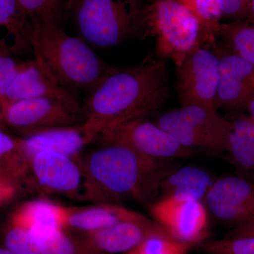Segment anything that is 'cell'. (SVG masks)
I'll return each mask as SVG.
<instances>
[{
	"label": "cell",
	"mask_w": 254,
	"mask_h": 254,
	"mask_svg": "<svg viewBox=\"0 0 254 254\" xmlns=\"http://www.w3.org/2000/svg\"><path fill=\"white\" fill-rule=\"evenodd\" d=\"M169 95L168 66L153 55L136 66H110L82 105L86 124L100 135L121 124L158 113Z\"/></svg>",
	"instance_id": "cell-1"
},
{
	"label": "cell",
	"mask_w": 254,
	"mask_h": 254,
	"mask_svg": "<svg viewBox=\"0 0 254 254\" xmlns=\"http://www.w3.org/2000/svg\"><path fill=\"white\" fill-rule=\"evenodd\" d=\"M100 141L99 146L79 158L86 174L87 202L121 205L132 199L150 204L159 195L163 179L177 168L126 145Z\"/></svg>",
	"instance_id": "cell-2"
},
{
	"label": "cell",
	"mask_w": 254,
	"mask_h": 254,
	"mask_svg": "<svg viewBox=\"0 0 254 254\" xmlns=\"http://www.w3.org/2000/svg\"><path fill=\"white\" fill-rule=\"evenodd\" d=\"M28 40L37 63L73 94L91 91L111 66L81 38L67 34L60 21L31 18Z\"/></svg>",
	"instance_id": "cell-3"
},
{
	"label": "cell",
	"mask_w": 254,
	"mask_h": 254,
	"mask_svg": "<svg viewBox=\"0 0 254 254\" xmlns=\"http://www.w3.org/2000/svg\"><path fill=\"white\" fill-rule=\"evenodd\" d=\"M147 3L143 0H66L77 37L90 46L111 48L145 37Z\"/></svg>",
	"instance_id": "cell-4"
},
{
	"label": "cell",
	"mask_w": 254,
	"mask_h": 254,
	"mask_svg": "<svg viewBox=\"0 0 254 254\" xmlns=\"http://www.w3.org/2000/svg\"><path fill=\"white\" fill-rule=\"evenodd\" d=\"M155 40V52L178 66L189 54L204 46L198 18L178 0L147 3L146 34Z\"/></svg>",
	"instance_id": "cell-5"
},
{
	"label": "cell",
	"mask_w": 254,
	"mask_h": 254,
	"mask_svg": "<svg viewBox=\"0 0 254 254\" xmlns=\"http://www.w3.org/2000/svg\"><path fill=\"white\" fill-rule=\"evenodd\" d=\"M155 123L190 149L202 150L216 156L227 153L232 123L218 110L182 106L163 114Z\"/></svg>",
	"instance_id": "cell-6"
},
{
	"label": "cell",
	"mask_w": 254,
	"mask_h": 254,
	"mask_svg": "<svg viewBox=\"0 0 254 254\" xmlns=\"http://www.w3.org/2000/svg\"><path fill=\"white\" fill-rule=\"evenodd\" d=\"M4 117L7 128L22 136L52 128L78 126L87 121L83 107L50 98L14 102L5 107Z\"/></svg>",
	"instance_id": "cell-7"
},
{
	"label": "cell",
	"mask_w": 254,
	"mask_h": 254,
	"mask_svg": "<svg viewBox=\"0 0 254 254\" xmlns=\"http://www.w3.org/2000/svg\"><path fill=\"white\" fill-rule=\"evenodd\" d=\"M211 48H195L176 66L175 87L181 106L195 105L216 110L220 61L218 53Z\"/></svg>",
	"instance_id": "cell-8"
},
{
	"label": "cell",
	"mask_w": 254,
	"mask_h": 254,
	"mask_svg": "<svg viewBox=\"0 0 254 254\" xmlns=\"http://www.w3.org/2000/svg\"><path fill=\"white\" fill-rule=\"evenodd\" d=\"M29 166L32 184L42 193L86 201V174L79 158L41 151L31 157Z\"/></svg>",
	"instance_id": "cell-9"
},
{
	"label": "cell",
	"mask_w": 254,
	"mask_h": 254,
	"mask_svg": "<svg viewBox=\"0 0 254 254\" xmlns=\"http://www.w3.org/2000/svg\"><path fill=\"white\" fill-rule=\"evenodd\" d=\"M99 138L126 145L139 154L155 160L188 158L195 152L184 146L147 118L136 119L113 127L103 132Z\"/></svg>",
	"instance_id": "cell-10"
},
{
	"label": "cell",
	"mask_w": 254,
	"mask_h": 254,
	"mask_svg": "<svg viewBox=\"0 0 254 254\" xmlns=\"http://www.w3.org/2000/svg\"><path fill=\"white\" fill-rule=\"evenodd\" d=\"M155 221L175 240L193 247L206 240L208 215L201 200L177 201L161 198L149 205Z\"/></svg>",
	"instance_id": "cell-11"
},
{
	"label": "cell",
	"mask_w": 254,
	"mask_h": 254,
	"mask_svg": "<svg viewBox=\"0 0 254 254\" xmlns=\"http://www.w3.org/2000/svg\"><path fill=\"white\" fill-rule=\"evenodd\" d=\"M207 210L225 225L235 227L254 220V182L240 175L222 177L204 198Z\"/></svg>",
	"instance_id": "cell-12"
},
{
	"label": "cell",
	"mask_w": 254,
	"mask_h": 254,
	"mask_svg": "<svg viewBox=\"0 0 254 254\" xmlns=\"http://www.w3.org/2000/svg\"><path fill=\"white\" fill-rule=\"evenodd\" d=\"M212 47L220 61L215 109L243 113L254 97V66L215 43Z\"/></svg>",
	"instance_id": "cell-13"
},
{
	"label": "cell",
	"mask_w": 254,
	"mask_h": 254,
	"mask_svg": "<svg viewBox=\"0 0 254 254\" xmlns=\"http://www.w3.org/2000/svg\"><path fill=\"white\" fill-rule=\"evenodd\" d=\"M100 135L86 123L78 126L62 127L17 138L20 148L28 162L41 151H51L79 158L84 149Z\"/></svg>",
	"instance_id": "cell-14"
},
{
	"label": "cell",
	"mask_w": 254,
	"mask_h": 254,
	"mask_svg": "<svg viewBox=\"0 0 254 254\" xmlns=\"http://www.w3.org/2000/svg\"><path fill=\"white\" fill-rule=\"evenodd\" d=\"M164 231L166 230L158 223L144 216L124 220L79 237L88 247L100 254H124L136 248L151 235Z\"/></svg>",
	"instance_id": "cell-15"
},
{
	"label": "cell",
	"mask_w": 254,
	"mask_h": 254,
	"mask_svg": "<svg viewBox=\"0 0 254 254\" xmlns=\"http://www.w3.org/2000/svg\"><path fill=\"white\" fill-rule=\"evenodd\" d=\"M37 98L59 99L83 107L74 95L58 84L36 60L19 63L17 72L5 95L3 108L18 100Z\"/></svg>",
	"instance_id": "cell-16"
},
{
	"label": "cell",
	"mask_w": 254,
	"mask_h": 254,
	"mask_svg": "<svg viewBox=\"0 0 254 254\" xmlns=\"http://www.w3.org/2000/svg\"><path fill=\"white\" fill-rule=\"evenodd\" d=\"M144 216L118 204L93 203L84 206L67 207V216L64 230L81 236L99 231L124 220Z\"/></svg>",
	"instance_id": "cell-17"
},
{
	"label": "cell",
	"mask_w": 254,
	"mask_h": 254,
	"mask_svg": "<svg viewBox=\"0 0 254 254\" xmlns=\"http://www.w3.org/2000/svg\"><path fill=\"white\" fill-rule=\"evenodd\" d=\"M212 185L208 172L194 166L182 167L175 168L163 179L159 194L177 201H203Z\"/></svg>",
	"instance_id": "cell-18"
},
{
	"label": "cell",
	"mask_w": 254,
	"mask_h": 254,
	"mask_svg": "<svg viewBox=\"0 0 254 254\" xmlns=\"http://www.w3.org/2000/svg\"><path fill=\"white\" fill-rule=\"evenodd\" d=\"M232 123L227 154L237 175L254 182V122L243 113H230Z\"/></svg>",
	"instance_id": "cell-19"
},
{
	"label": "cell",
	"mask_w": 254,
	"mask_h": 254,
	"mask_svg": "<svg viewBox=\"0 0 254 254\" xmlns=\"http://www.w3.org/2000/svg\"><path fill=\"white\" fill-rule=\"evenodd\" d=\"M67 216V207L51 200L38 198L18 205L9 220L29 231L33 228L63 229Z\"/></svg>",
	"instance_id": "cell-20"
},
{
	"label": "cell",
	"mask_w": 254,
	"mask_h": 254,
	"mask_svg": "<svg viewBox=\"0 0 254 254\" xmlns=\"http://www.w3.org/2000/svg\"><path fill=\"white\" fill-rule=\"evenodd\" d=\"M215 44L238 55L254 66V21L243 19L222 22Z\"/></svg>",
	"instance_id": "cell-21"
},
{
	"label": "cell",
	"mask_w": 254,
	"mask_h": 254,
	"mask_svg": "<svg viewBox=\"0 0 254 254\" xmlns=\"http://www.w3.org/2000/svg\"><path fill=\"white\" fill-rule=\"evenodd\" d=\"M30 235L45 254H100L63 229L33 228Z\"/></svg>",
	"instance_id": "cell-22"
},
{
	"label": "cell",
	"mask_w": 254,
	"mask_h": 254,
	"mask_svg": "<svg viewBox=\"0 0 254 254\" xmlns=\"http://www.w3.org/2000/svg\"><path fill=\"white\" fill-rule=\"evenodd\" d=\"M30 23L31 19L19 7L17 0H0V28L4 29L15 53L29 46Z\"/></svg>",
	"instance_id": "cell-23"
},
{
	"label": "cell",
	"mask_w": 254,
	"mask_h": 254,
	"mask_svg": "<svg viewBox=\"0 0 254 254\" xmlns=\"http://www.w3.org/2000/svg\"><path fill=\"white\" fill-rule=\"evenodd\" d=\"M29 175V162L20 148L17 138L0 128V176L23 184L30 179Z\"/></svg>",
	"instance_id": "cell-24"
},
{
	"label": "cell",
	"mask_w": 254,
	"mask_h": 254,
	"mask_svg": "<svg viewBox=\"0 0 254 254\" xmlns=\"http://www.w3.org/2000/svg\"><path fill=\"white\" fill-rule=\"evenodd\" d=\"M198 18L204 46L213 44L222 21L220 0H178Z\"/></svg>",
	"instance_id": "cell-25"
},
{
	"label": "cell",
	"mask_w": 254,
	"mask_h": 254,
	"mask_svg": "<svg viewBox=\"0 0 254 254\" xmlns=\"http://www.w3.org/2000/svg\"><path fill=\"white\" fill-rule=\"evenodd\" d=\"M191 247L164 231L151 235L136 248L124 254H187Z\"/></svg>",
	"instance_id": "cell-26"
},
{
	"label": "cell",
	"mask_w": 254,
	"mask_h": 254,
	"mask_svg": "<svg viewBox=\"0 0 254 254\" xmlns=\"http://www.w3.org/2000/svg\"><path fill=\"white\" fill-rule=\"evenodd\" d=\"M1 245L17 254H45L27 230L9 220L1 230Z\"/></svg>",
	"instance_id": "cell-27"
},
{
	"label": "cell",
	"mask_w": 254,
	"mask_h": 254,
	"mask_svg": "<svg viewBox=\"0 0 254 254\" xmlns=\"http://www.w3.org/2000/svg\"><path fill=\"white\" fill-rule=\"evenodd\" d=\"M197 246L205 254H254V236L205 240Z\"/></svg>",
	"instance_id": "cell-28"
},
{
	"label": "cell",
	"mask_w": 254,
	"mask_h": 254,
	"mask_svg": "<svg viewBox=\"0 0 254 254\" xmlns=\"http://www.w3.org/2000/svg\"><path fill=\"white\" fill-rule=\"evenodd\" d=\"M18 6L29 18L60 21L66 0H17Z\"/></svg>",
	"instance_id": "cell-29"
},
{
	"label": "cell",
	"mask_w": 254,
	"mask_h": 254,
	"mask_svg": "<svg viewBox=\"0 0 254 254\" xmlns=\"http://www.w3.org/2000/svg\"><path fill=\"white\" fill-rule=\"evenodd\" d=\"M18 64L11 54L0 50V98L2 105L6 91L17 72Z\"/></svg>",
	"instance_id": "cell-30"
},
{
	"label": "cell",
	"mask_w": 254,
	"mask_h": 254,
	"mask_svg": "<svg viewBox=\"0 0 254 254\" xmlns=\"http://www.w3.org/2000/svg\"><path fill=\"white\" fill-rule=\"evenodd\" d=\"M251 1L252 0H220L222 19L232 21L245 18Z\"/></svg>",
	"instance_id": "cell-31"
},
{
	"label": "cell",
	"mask_w": 254,
	"mask_h": 254,
	"mask_svg": "<svg viewBox=\"0 0 254 254\" xmlns=\"http://www.w3.org/2000/svg\"><path fill=\"white\" fill-rule=\"evenodd\" d=\"M23 184L0 176V206L15 199L22 191Z\"/></svg>",
	"instance_id": "cell-32"
},
{
	"label": "cell",
	"mask_w": 254,
	"mask_h": 254,
	"mask_svg": "<svg viewBox=\"0 0 254 254\" xmlns=\"http://www.w3.org/2000/svg\"><path fill=\"white\" fill-rule=\"evenodd\" d=\"M254 236V220L246 222L234 227L225 237H244Z\"/></svg>",
	"instance_id": "cell-33"
},
{
	"label": "cell",
	"mask_w": 254,
	"mask_h": 254,
	"mask_svg": "<svg viewBox=\"0 0 254 254\" xmlns=\"http://www.w3.org/2000/svg\"><path fill=\"white\" fill-rule=\"evenodd\" d=\"M0 128L6 131V128H7L4 121V108H3L2 102H1V98H0Z\"/></svg>",
	"instance_id": "cell-34"
},
{
	"label": "cell",
	"mask_w": 254,
	"mask_h": 254,
	"mask_svg": "<svg viewBox=\"0 0 254 254\" xmlns=\"http://www.w3.org/2000/svg\"><path fill=\"white\" fill-rule=\"evenodd\" d=\"M245 18L254 20V0H252V1H251L250 8H249Z\"/></svg>",
	"instance_id": "cell-35"
},
{
	"label": "cell",
	"mask_w": 254,
	"mask_h": 254,
	"mask_svg": "<svg viewBox=\"0 0 254 254\" xmlns=\"http://www.w3.org/2000/svg\"><path fill=\"white\" fill-rule=\"evenodd\" d=\"M247 112L250 113V118L254 120V97L251 100L250 105H249L248 108H247Z\"/></svg>",
	"instance_id": "cell-36"
},
{
	"label": "cell",
	"mask_w": 254,
	"mask_h": 254,
	"mask_svg": "<svg viewBox=\"0 0 254 254\" xmlns=\"http://www.w3.org/2000/svg\"><path fill=\"white\" fill-rule=\"evenodd\" d=\"M0 254H17L14 253L12 251L9 250V249L6 248V247H4V245L0 244Z\"/></svg>",
	"instance_id": "cell-37"
}]
</instances>
